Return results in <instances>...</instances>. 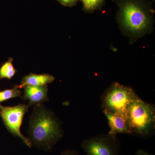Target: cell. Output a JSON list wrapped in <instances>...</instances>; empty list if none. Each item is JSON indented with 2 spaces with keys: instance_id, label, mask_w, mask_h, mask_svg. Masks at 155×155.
Wrapping results in <instances>:
<instances>
[{
  "instance_id": "10",
  "label": "cell",
  "mask_w": 155,
  "mask_h": 155,
  "mask_svg": "<svg viewBox=\"0 0 155 155\" xmlns=\"http://www.w3.org/2000/svg\"><path fill=\"white\" fill-rule=\"evenodd\" d=\"M13 59H9L8 61L1 66L0 67V79L7 78L11 79L17 72V70L13 65Z\"/></svg>"
},
{
  "instance_id": "8",
  "label": "cell",
  "mask_w": 155,
  "mask_h": 155,
  "mask_svg": "<svg viewBox=\"0 0 155 155\" xmlns=\"http://www.w3.org/2000/svg\"><path fill=\"white\" fill-rule=\"evenodd\" d=\"M23 88L24 93L22 98L24 101L28 100L29 106L42 104L48 101L47 85L39 86L25 85Z\"/></svg>"
},
{
  "instance_id": "14",
  "label": "cell",
  "mask_w": 155,
  "mask_h": 155,
  "mask_svg": "<svg viewBox=\"0 0 155 155\" xmlns=\"http://www.w3.org/2000/svg\"><path fill=\"white\" fill-rule=\"evenodd\" d=\"M60 155H80V154L76 150H66L62 152Z\"/></svg>"
},
{
  "instance_id": "9",
  "label": "cell",
  "mask_w": 155,
  "mask_h": 155,
  "mask_svg": "<svg viewBox=\"0 0 155 155\" xmlns=\"http://www.w3.org/2000/svg\"><path fill=\"white\" fill-rule=\"evenodd\" d=\"M54 80L53 75L48 74H36L30 73L22 78L21 83L16 85L19 89L23 88L25 85L42 86L47 85Z\"/></svg>"
},
{
  "instance_id": "3",
  "label": "cell",
  "mask_w": 155,
  "mask_h": 155,
  "mask_svg": "<svg viewBox=\"0 0 155 155\" xmlns=\"http://www.w3.org/2000/svg\"><path fill=\"white\" fill-rule=\"evenodd\" d=\"M126 115L132 135L147 138L153 134L155 129L154 105L138 97L128 106Z\"/></svg>"
},
{
  "instance_id": "2",
  "label": "cell",
  "mask_w": 155,
  "mask_h": 155,
  "mask_svg": "<svg viewBox=\"0 0 155 155\" xmlns=\"http://www.w3.org/2000/svg\"><path fill=\"white\" fill-rule=\"evenodd\" d=\"M29 124L28 138L31 146L45 151L52 149L64 135L60 120L42 104L35 106Z\"/></svg>"
},
{
  "instance_id": "13",
  "label": "cell",
  "mask_w": 155,
  "mask_h": 155,
  "mask_svg": "<svg viewBox=\"0 0 155 155\" xmlns=\"http://www.w3.org/2000/svg\"><path fill=\"white\" fill-rule=\"evenodd\" d=\"M61 5L66 7H72L75 6L79 0H57Z\"/></svg>"
},
{
  "instance_id": "7",
  "label": "cell",
  "mask_w": 155,
  "mask_h": 155,
  "mask_svg": "<svg viewBox=\"0 0 155 155\" xmlns=\"http://www.w3.org/2000/svg\"><path fill=\"white\" fill-rule=\"evenodd\" d=\"M103 112L107 119L110 127L108 133L114 135L119 134L132 135L126 114L107 111Z\"/></svg>"
},
{
  "instance_id": "5",
  "label": "cell",
  "mask_w": 155,
  "mask_h": 155,
  "mask_svg": "<svg viewBox=\"0 0 155 155\" xmlns=\"http://www.w3.org/2000/svg\"><path fill=\"white\" fill-rule=\"evenodd\" d=\"M81 147L87 155H119L121 145L116 135L107 133L84 140Z\"/></svg>"
},
{
  "instance_id": "4",
  "label": "cell",
  "mask_w": 155,
  "mask_h": 155,
  "mask_svg": "<svg viewBox=\"0 0 155 155\" xmlns=\"http://www.w3.org/2000/svg\"><path fill=\"white\" fill-rule=\"evenodd\" d=\"M138 97L131 87L114 82L102 95V111L126 114L128 106Z\"/></svg>"
},
{
  "instance_id": "11",
  "label": "cell",
  "mask_w": 155,
  "mask_h": 155,
  "mask_svg": "<svg viewBox=\"0 0 155 155\" xmlns=\"http://www.w3.org/2000/svg\"><path fill=\"white\" fill-rule=\"evenodd\" d=\"M83 5V9L87 12H93L101 9L106 0H80Z\"/></svg>"
},
{
  "instance_id": "1",
  "label": "cell",
  "mask_w": 155,
  "mask_h": 155,
  "mask_svg": "<svg viewBox=\"0 0 155 155\" xmlns=\"http://www.w3.org/2000/svg\"><path fill=\"white\" fill-rule=\"evenodd\" d=\"M122 33L134 42L152 31L154 12L147 0H115Z\"/></svg>"
},
{
  "instance_id": "6",
  "label": "cell",
  "mask_w": 155,
  "mask_h": 155,
  "mask_svg": "<svg viewBox=\"0 0 155 155\" xmlns=\"http://www.w3.org/2000/svg\"><path fill=\"white\" fill-rule=\"evenodd\" d=\"M28 105H17L14 107H5L0 104V116L6 128L14 136L18 137L25 145L31 148L29 140L24 136L20 131L23 117L28 112Z\"/></svg>"
},
{
  "instance_id": "15",
  "label": "cell",
  "mask_w": 155,
  "mask_h": 155,
  "mask_svg": "<svg viewBox=\"0 0 155 155\" xmlns=\"http://www.w3.org/2000/svg\"><path fill=\"white\" fill-rule=\"evenodd\" d=\"M135 155H155L149 153L143 150L139 149L136 151Z\"/></svg>"
},
{
  "instance_id": "12",
  "label": "cell",
  "mask_w": 155,
  "mask_h": 155,
  "mask_svg": "<svg viewBox=\"0 0 155 155\" xmlns=\"http://www.w3.org/2000/svg\"><path fill=\"white\" fill-rule=\"evenodd\" d=\"M21 96L20 89L15 86L14 88L0 91V103L13 98Z\"/></svg>"
}]
</instances>
